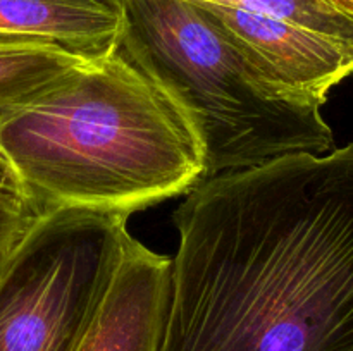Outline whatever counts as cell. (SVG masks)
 Wrapping results in <instances>:
<instances>
[{
  "label": "cell",
  "instance_id": "obj_12",
  "mask_svg": "<svg viewBox=\"0 0 353 351\" xmlns=\"http://www.w3.org/2000/svg\"><path fill=\"white\" fill-rule=\"evenodd\" d=\"M119 2H121V3H124V0H119Z\"/></svg>",
  "mask_w": 353,
  "mask_h": 351
},
{
  "label": "cell",
  "instance_id": "obj_9",
  "mask_svg": "<svg viewBox=\"0 0 353 351\" xmlns=\"http://www.w3.org/2000/svg\"><path fill=\"white\" fill-rule=\"evenodd\" d=\"M285 21L353 47V19L323 0H195Z\"/></svg>",
  "mask_w": 353,
  "mask_h": 351
},
{
  "label": "cell",
  "instance_id": "obj_8",
  "mask_svg": "<svg viewBox=\"0 0 353 351\" xmlns=\"http://www.w3.org/2000/svg\"><path fill=\"white\" fill-rule=\"evenodd\" d=\"M83 62L57 41L0 33V124Z\"/></svg>",
  "mask_w": 353,
  "mask_h": 351
},
{
  "label": "cell",
  "instance_id": "obj_7",
  "mask_svg": "<svg viewBox=\"0 0 353 351\" xmlns=\"http://www.w3.org/2000/svg\"><path fill=\"white\" fill-rule=\"evenodd\" d=\"M121 28L119 0H0V33L47 38L86 61L112 54Z\"/></svg>",
  "mask_w": 353,
  "mask_h": 351
},
{
  "label": "cell",
  "instance_id": "obj_3",
  "mask_svg": "<svg viewBox=\"0 0 353 351\" xmlns=\"http://www.w3.org/2000/svg\"><path fill=\"white\" fill-rule=\"evenodd\" d=\"M119 48L185 114L203 181L334 150L323 103L283 85L193 0H124Z\"/></svg>",
  "mask_w": 353,
  "mask_h": 351
},
{
  "label": "cell",
  "instance_id": "obj_6",
  "mask_svg": "<svg viewBox=\"0 0 353 351\" xmlns=\"http://www.w3.org/2000/svg\"><path fill=\"white\" fill-rule=\"evenodd\" d=\"M171 258L130 234L109 289L76 351H155Z\"/></svg>",
  "mask_w": 353,
  "mask_h": 351
},
{
  "label": "cell",
  "instance_id": "obj_5",
  "mask_svg": "<svg viewBox=\"0 0 353 351\" xmlns=\"http://www.w3.org/2000/svg\"><path fill=\"white\" fill-rule=\"evenodd\" d=\"M195 2V0H193ZM205 9L264 71L283 85L324 103L334 85L353 72V47L309 30L219 3Z\"/></svg>",
  "mask_w": 353,
  "mask_h": 351
},
{
  "label": "cell",
  "instance_id": "obj_4",
  "mask_svg": "<svg viewBox=\"0 0 353 351\" xmlns=\"http://www.w3.org/2000/svg\"><path fill=\"white\" fill-rule=\"evenodd\" d=\"M126 222L85 209L34 220L0 262V351H76L123 257Z\"/></svg>",
  "mask_w": 353,
  "mask_h": 351
},
{
  "label": "cell",
  "instance_id": "obj_1",
  "mask_svg": "<svg viewBox=\"0 0 353 351\" xmlns=\"http://www.w3.org/2000/svg\"><path fill=\"white\" fill-rule=\"evenodd\" d=\"M155 351H353V143L199 182Z\"/></svg>",
  "mask_w": 353,
  "mask_h": 351
},
{
  "label": "cell",
  "instance_id": "obj_11",
  "mask_svg": "<svg viewBox=\"0 0 353 351\" xmlns=\"http://www.w3.org/2000/svg\"><path fill=\"white\" fill-rule=\"evenodd\" d=\"M323 2H326L327 6L336 9L338 12L345 14V16L353 19V0H323Z\"/></svg>",
  "mask_w": 353,
  "mask_h": 351
},
{
  "label": "cell",
  "instance_id": "obj_2",
  "mask_svg": "<svg viewBox=\"0 0 353 351\" xmlns=\"http://www.w3.org/2000/svg\"><path fill=\"white\" fill-rule=\"evenodd\" d=\"M0 172L38 217H130L202 182L203 155L185 114L117 47L0 124Z\"/></svg>",
  "mask_w": 353,
  "mask_h": 351
},
{
  "label": "cell",
  "instance_id": "obj_10",
  "mask_svg": "<svg viewBox=\"0 0 353 351\" xmlns=\"http://www.w3.org/2000/svg\"><path fill=\"white\" fill-rule=\"evenodd\" d=\"M37 219V213L0 172V262L19 243Z\"/></svg>",
  "mask_w": 353,
  "mask_h": 351
}]
</instances>
